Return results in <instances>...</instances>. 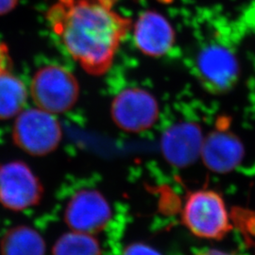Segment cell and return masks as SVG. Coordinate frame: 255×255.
<instances>
[{
  "label": "cell",
  "instance_id": "cell-8",
  "mask_svg": "<svg viewBox=\"0 0 255 255\" xmlns=\"http://www.w3.org/2000/svg\"><path fill=\"white\" fill-rule=\"evenodd\" d=\"M112 116L115 123L123 130L141 132L154 125L159 116V106L149 93L128 88L115 98Z\"/></svg>",
  "mask_w": 255,
  "mask_h": 255
},
{
  "label": "cell",
  "instance_id": "cell-11",
  "mask_svg": "<svg viewBox=\"0 0 255 255\" xmlns=\"http://www.w3.org/2000/svg\"><path fill=\"white\" fill-rule=\"evenodd\" d=\"M201 153L211 169L227 172L240 163L243 147L233 134L219 130L212 133L203 142Z\"/></svg>",
  "mask_w": 255,
  "mask_h": 255
},
{
  "label": "cell",
  "instance_id": "cell-10",
  "mask_svg": "<svg viewBox=\"0 0 255 255\" xmlns=\"http://www.w3.org/2000/svg\"><path fill=\"white\" fill-rule=\"evenodd\" d=\"M201 131L193 124L183 123L167 130L162 147L166 159L176 165H186L201 152Z\"/></svg>",
  "mask_w": 255,
  "mask_h": 255
},
{
  "label": "cell",
  "instance_id": "cell-15",
  "mask_svg": "<svg viewBox=\"0 0 255 255\" xmlns=\"http://www.w3.org/2000/svg\"><path fill=\"white\" fill-rule=\"evenodd\" d=\"M124 255H161L153 249L142 245V244H134L127 248L124 252Z\"/></svg>",
  "mask_w": 255,
  "mask_h": 255
},
{
  "label": "cell",
  "instance_id": "cell-18",
  "mask_svg": "<svg viewBox=\"0 0 255 255\" xmlns=\"http://www.w3.org/2000/svg\"><path fill=\"white\" fill-rule=\"evenodd\" d=\"M196 255H237V254H233V253H224L221 251H217V250H204L198 253Z\"/></svg>",
  "mask_w": 255,
  "mask_h": 255
},
{
  "label": "cell",
  "instance_id": "cell-9",
  "mask_svg": "<svg viewBox=\"0 0 255 255\" xmlns=\"http://www.w3.org/2000/svg\"><path fill=\"white\" fill-rule=\"evenodd\" d=\"M133 38L135 46L142 53L150 57H160L172 48L175 32L163 15L147 10L137 19Z\"/></svg>",
  "mask_w": 255,
  "mask_h": 255
},
{
  "label": "cell",
  "instance_id": "cell-14",
  "mask_svg": "<svg viewBox=\"0 0 255 255\" xmlns=\"http://www.w3.org/2000/svg\"><path fill=\"white\" fill-rule=\"evenodd\" d=\"M101 245L92 235L71 231L60 237L52 248V255H101Z\"/></svg>",
  "mask_w": 255,
  "mask_h": 255
},
{
  "label": "cell",
  "instance_id": "cell-2",
  "mask_svg": "<svg viewBox=\"0 0 255 255\" xmlns=\"http://www.w3.org/2000/svg\"><path fill=\"white\" fill-rule=\"evenodd\" d=\"M30 95L37 108L52 115L63 114L77 103L80 86L69 70L49 64L41 67L33 75Z\"/></svg>",
  "mask_w": 255,
  "mask_h": 255
},
{
  "label": "cell",
  "instance_id": "cell-13",
  "mask_svg": "<svg viewBox=\"0 0 255 255\" xmlns=\"http://www.w3.org/2000/svg\"><path fill=\"white\" fill-rule=\"evenodd\" d=\"M27 101L25 83L9 68L0 71V119H12L23 111Z\"/></svg>",
  "mask_w": 255,
  "mask_h": 255
},
{
  "label": "cell",
  "instance_id": "cell-4",
  "mask_svg": "<svg viewBox=\"0 0 255 255\" xmlns=\"http://www.w3.org/2000/svg\"><path fill=\"white\" fill-rule=\"evenodd\" d=\"M63 137L58 119L39 108L23 110L12 128L14 144L32 156H46L56 150Z\"/></svg>",
  "mask_w": 255,
  "mask_h": 255
},
{
  "label": "cell",
  "instance_id": "cell-7",
  "mask_svg": "<svg viewBox=\"0 0 255 255\" xmlns=\"http://www.w3.org/2000/svg\"><path fill=\"white\" fill-rule=\"evenodd\" d=\"M196 72L208 91L219 94L229 91L237 83L239 66L236 55L229 47L212 44L197 55Z\"/></svg>",
  "mask_w": 255,
  "mask_h": 255
},
{
  "label": "cell",
  "instance_id": "cell-12",
  "mask_svg": "<svg viewBox=\"0 0 255 255\" xmlns=\"http://www.w3.org/2000/svg\"><path fill=\"white\" fill-rule=\"evenodd\" d=\"M1 255H45L46 242L35 229L28 226L10 228L0 240Z\"/></svg>",
  "mask_w": 255,
  "mask_h": 255
},
{
  "label": "cell",
  "instance_id": "cell-17",
  "mask_svg": "<svg viewBox=\"0 0 255 255\" xmlns=\"http://www.w3.org/2000/svg\"><path fill=\"white\" fill-rule=\"evenodd\" d=\"M9 64V52L7 46L0 44V71L8 67Z\"/></svg>",
  "mask_w": 255,
  "mask_h": 255
},
{
  "label": "cell",
  "instance_id": "cell-16",
  "mask_svg": "<svg viewBox=\"0 0 255 255\" xmlns=\"http://www.w3.org/2000/svg\"><path fill=\"white\" fill-rule=\"evenodd\" d=\"M19 0H0V15L11 11L18 4Z\"/></svg>",
  "mask_w": 255,
  "mask_h": 255
},
{
  "label": "cell",
  "instance_id": "cell-6",
  "mask_svg": "<svg viewBox=\"0 0 255 255\" xmlns=\"http://www.w3.org/2000/svg\"><path fill=\"white\" fill-rule=\"evenodd\" d=\"M64 218L71 231L93 236L108 226L112 210L101 192L82 189L76 192L67 202Z\"/></svg>",
  "mask_w": 255,
  "mask_h": 255
},
{
  "label": "cell",
  "instance_id": "cell-3",
  "mask_svg": "<svg viewBox=\"0 0 255 255\" xmlns=\"http://www.w3.org/2000/svg\"><path fill=\"white\" fill-rule=\"evenodd\" d=\"M183 224L197 237L221 239L232 230L228 210L222 197L213 190L189 194L182 212Z\"/></svg>",
  "mask_w": 255,
  "mask_h": 255
},
{
  "label": "cell",
  "instance_id": "cell-5",
  "mask_svg": "<svg viewBox=\"0 0 255 255\" xmlns=\"http://www.w3.org/2000/svg\"><path fill=\"white\" fill-rule=\"evenodd\" d=\"M44 187L30 167L21 161L0 165V204L10 211H24L38 205Z\"/></svg>",
  "mask_w": 255,
  "mask_h": 255
},
{
  "label": "cell",
  "instance_id": "cell-1",
  "mask_svg": "<svg viewBox=\"0 0 255 255\" xmlns=\"http://www.w3.org/2000/svg\"><path fill=\"white\" fill-rule=\"evenodd\" d=\"M99 0H57L46 20L74 60L93 76L114 63L131 21Z\"/></svg>",
  "mask_w": 255,
  "mask_h": 255
},
{
  "label": "cell",
  "instance_id": "cell-20",
  "mask_svg": "<svg viewBox=\"0 0 255 255\" xmlns=\"http://www.w3.org/2000/svg\"><path fill=\"white\" fill-rule=\"evenodd\" d=\"M160 1H163V2H170L172 0H160Z\"/></svg>",
  "mask_w": 255,
  "mask_h": 255
},
{
  "label": "cell",
  "instance_id": "cell-19",
  "mask_svg": "<svg viewBox=\"0 0 255 255\" xmlns=\"http://www.w3.org/2000/svg\"><path fill=\"white\" fill-rule=\"evenodd\" d=\"M99 1H101V3H103V4H105V5H107V6L113 8L114 5H115L117 2H119V0H99Z\"/></svg>",
  "mask_w": 255,
  "mask_h": 255
}]
</instances>
